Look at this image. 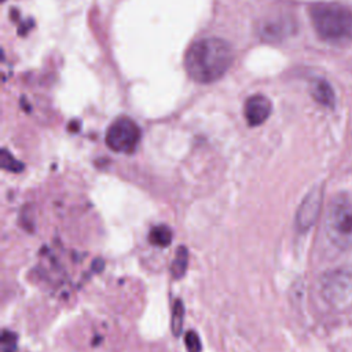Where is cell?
Segmentation results:
<instances>
[{"mask_svg": "<svg viewBox=\"0 0 352 352\" xmlns=\"http://www.w3.org/2000/svg\"><path fill=\"white\" fill-rule=\"evenodd\" d=\"M232 63L231 45L217 37H205L192 43L184 56V67L190 78L208 84L219 80Z\"/></svg>", "mask_w": 352, "mask_h": 352, "instance_id": "obj_1", "label": "cell"}, {"mask_svg": "<svg viewBox=\"0 0 352 352\" xmlns=\"http://www.w3.org/2000/svg\"><path fill=\"white\" fill-rule=\"evenodd\" d=\"M140 140V129L128 117H120L106 131V144L117 153H132Z\"/></svg>", "mask_w": 352, "mask_h": 352, "instance_id": "obj_4", "label": "cell"}, {"mask_svg": "<svg viewBox=\"0 0 352 352\" xmlns=\"http://www.w3.org/2000/svg\"><path fill=\"white\" fill-rule=\"evenodd\" d=\"M187 267H188V250L186 246H179L170 265L172 276L175 279H182L186 275Z\"/></svg>", "mask_w": 352, "mask_h": 352, "instance_id": "obj_8", "label": "cell"}, {"mask_svg": "<svg viewBox=\"0 0 352 352\" xmlns=\"http://www.w3.org/2000/svg\"><path fill=\"white\" fill-rule=\"evenodd\" d=\"M326 232L334 245L344 249L352 246V201L348 195L340 194L330 202Z\"/></svg>", "mask_w": 352, "mask_h": 352, "instance_id": "obj_3", "label": "cell"}, {"mask_svg": "<svg viewBox=\"0 0 352 352\" xmlns=\"http://www.w3.org/2000/svg\"><path fill=\"white\" fill-rule=\"evenodd\" d=\"M148 241L155 246L165 248L172 242V230L165 224L155 226L148 234Z\"/></svg>", "mask_w": 352, "mask_h": 352, "instance_id": "obj_9", "label": "cell"}, {"mask_svg": "<svg viewBox=\"0 0 352 352\" xmlns=\"http://www.w3.org/2000/svg\"><path fill=\"white\" fill-rule=\"evenodd\" d=\"M312 98L324 107H333L336 103V96L331 85L323 78H315L311 82Z\"/></svg>", "mask_w": 352, "mask_h": 352, "instance_id": "obj_7", "label": "cell"}, {"mask_svg": "<svg viewBox=\"0 0 352 352\" xmlns=\"http://www.w3.org/2000/svg\"><path fill=\"white\" fill-rule=\"evenodd\" d=\"M320 202H322V192L320 190H312L301 202L297 216H296V223L298 230L305 231L308 230L316 220L319 209H320Z\"/></svg>", "mask_w": 352, "mask_h": 352, "instance_id": "obj_5", "label": "cell"}, {"mask_svg": "<svg viewBox=\"0 0 352 352\" xmlns=\"http://www.w3.org/2000/svg\"><path fill=\"white\" fill-rule=\"evenodd\" d=\"M309 15L316 33L327 41L340 43L352 38V10L338 3H316Z\"/></svg>", "mask_w": 352, "mask_h": 352, "instance_id": "obj_2", "label": "cell"}, {"mask_svg": "<svg viewBox=\"0 0 352 352\" xmlns=\"http://www.w3.org/2000/svg\"><path fill=\"white\" fill-rule=\"evenodd\" d=\"M186 348L188 352H201V341L194 330H188L186 337Z\"/></svg>", "mask_w": 352, "mask_h": 352, "instance_id": "obj_12", "label": "cell"}, {"mask_svg": "<svg viewBox=\"0 0 352 352\" xmlns=\"http://www.w3.org/2000/svg\"><path fill=\"white\" fill-rule=\"evenodd\" d=\"M0 165L3 169L10 170V172H21L23 169V165L19 161H16L6 148L1 150Z\"/></svg>", "mask_w": 352, "mask_h": 352, "instance_id": "obj_11", "label": "cell"}, {"mask_svg": "<svg viewBox=\"0 0 352 352\" xmlns=\"http://www.w3.org/2000/svg\"><path fill=\"white\" fill-rule=\"evenodd\" d=\"M183 322H184V305L182 302V300H176L173 304V309H172V320H170V326H172V333L177 337L182 334L183 331Z\"/></svg>", "mask_w": 352, "mask_h": 352, "instance_id": "obj_10", "label": "cell"}, {"mask_svg": "<svg viewBox=\"0 0 352 352\" xmlns=\"http://www.w3.org/2000/svg\"><path fill=\"white\" fill-rule=\"evenodd\" d=\"M272 104L270 99L264 95L250 96L243 106V114L250 126H257L263 124L271 114Z\"/></svg>", "mask_w": 352, "mask_h": 352, "instance_id": "obj_6", "label": "cell"}]
</instances>
